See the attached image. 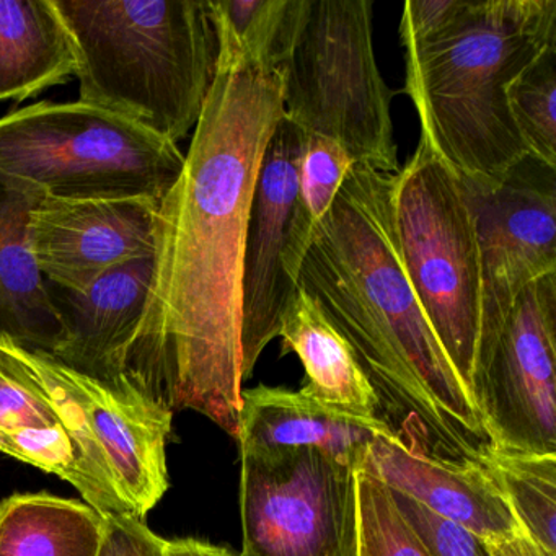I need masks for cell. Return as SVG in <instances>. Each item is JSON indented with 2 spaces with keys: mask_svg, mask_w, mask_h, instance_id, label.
Instances as JSON below:
<instances>
[{
  "mask_svg": "<svg viewBox=\"0 0 556 556\" xmlns=\"http://www.w3.org/2000/svg\"><path fill=\"white\" fill-rule=\"evenodd\" d=\"M210 8L216 76L180 177L159 206L154 273L126 380L172 413L193 409L237 439L247 226L285 105L276 64L240 47Z\"/></svg>",
  "mask_w": 556,
  "mask_h": 556,
  "instance_id": "6da1fadb",
  "label": "cell"
},
{
  "mask_svg": "<svg viewBox=\"0 0 556 556\" xmlns=\"http://www.w3.org/2000/svg\"><path fill=\"white\" fill-rule=\"evenodd\" d=\"M395 175L351 167L315 227L298 285L350 344L379 400L380 419L403 445L480 465L493 442L403 266Z\"/></svg>",
  "mask_w": 556,
  "mask_h": 556,
  "instance_id": "7a4b0ae2",
  "label": "cell"
},
{
  "mask_svg": "<svg viewBox=\"0 0 556 556\" xmlns=\"http://www.w3.org/2000/svg\"><path fill=\"white\" fill-rule=\"evenodd\" d=\"M421 138L458 177L497 178L529 155L507 87L556 45V0H458L434 34L402 37Z\"/></svg>",
  "mask_w": 556,
  "mask_h": 556,
  "instance_id": "3957f363",
  "label": "cell"
},
{
  "mask_svg": "<svg viewBox=\"0 0 556 556\" xmlns=\"http://www.w3.org/2000/svg\"><path fill=\"white\" fill-rule=\"evenodd\" d=\"M77 54L79 100L184 141L216 76L210 2L54 0Z\"/></svg>",
  "mask_w": 556,
  "mask_h": 556,
  "instance_id": "277c9868",
  "label": "cell"
},
{
  "mask_svg": "<svg viewBox=\"0 0 556 556\" xmlns=\"http://www.w3.org/2000/svg\"><path fill=\"white\" fill-rule=\"evenodd\" d=\"M372 8L370 0H289L271 63L281 73L289 122L340 142L354 164L396 174V92L377 64Z\"/></svg>",
  "mask_w": 556,
  "mask_h": 556,
  "instance_id": "5b68a950",
  "label": "cell"
},
{
  "mask_svg": "<svg viewBox=\"0 0 556 556\" xmlns=\"http://www.w3.org/2000/svg\"><path fill=\"white\" fill-rule=\"evenodd\" d=\"M184 164L175 142L80 100H45L0 118V170L56 200L161 203Z\"/></svg>",
  "mask_w": 556,
  "mask_h": 556,
  "instance_id": "8992f818",
  "label": "cell"
},
{
  "mask_svg": "<svg viewBox=\"0 0 556 556\" xmlns=\"http://www.w3.org/2000/svg\"><path fill=\"white\" fill-rule=\"evenodd\" d=\"M393 214L413 291L468 392L481 327L480 252L460 178L425 142L396 172Z\"/></svg>",
  "mask_w": 556,
  "mask_h": 556,
  "instance_id": "52a82bcc",
  "label": "cell"
},
{
  "mask_svg": "<svg viewBox=\"0 0 556 556\" xmlns=\"http://www.w3.org/2000/svg\"><path fill=\"white\" fill-rule=\"evenodd\" d=\"M240 457V556H359L356 465L320 451Z\"/></svg>",
  "mask_w": 556,
  "mask_h": 556,
  "instance_id": "ba28073f",
  "label": "cell"
},
{
  "mask_svg": "<svg viewBox=\"0 0 556 556\" xmlns=\"http://www.w3.org/2000/svg\"><path fill=\"white\" fill-rule=\"evenodd\" d=\"M468 393L494 447L556 454V273L527 286L478 350Z\"/></svg>",
  "mask_w": 556,
  "mask_h": 556,
  "instance_id": "9c48e42d",
  "label": "cell"
},
{
  "mask_svg": "<svg viewBox=\"0 0 556 556\" xmlns=\"http://www.w3.org/2000/svg\"><path fill=\"white\" fill-rule=\"evenodd\" d=\"M458 178L480 252L478 353L496 337L520 292L556 273V167L527 155L501 177Z\"/></svg>",
  "mask_w": 556,
  "mask_h": 556,
  "instance_id": "30bf717a",
  "label": "cell"
},
{
  "mask_svg": "<svg viewBox=\"0 0 556 556\" xmlns=\"http://www.w3.org/2000/svg\"><path fill=\"white\" fill-rule=\"evenodd\" d=\"M61 408L70 409L99 444L119 490L139 519L168 490L167 447L174 413L131 386H110L71 369L45 351L28 350Z\"/></svg>",
  "mask_w": 556,
  "mask_h": 556,
  "instance_id": "8fae6325",
  "label": "cell"
},
{
  "mask_svg": "<svg viewBox=\"0 0 556 556\" xmlns=\"http://www.w3.org/2000/svg\"><path fill=\"white\" fill-rule=\"evenodd\" d=\"M305 139L307 135L285 116L273 132L260 167L243 249L240 320L243 382L252 377L265 348L278 338L286 304L298 286L286 271V256Z\"/></svg>",
  "mask_w": 556,
  "mask_h": 556,
  "instance_id": "7c38bea8",
  "label": "cell"
},
{
  "mask_svg": "<svg viewBox=\"0 0 556 556\" xmlns=\"http://www.w3.org/2000/svg\"><path fill=\"white\" fill-rule=\"evenodd\" d=\"M161 203L148 198L56 200L35 207L28 237L51 286L80 291L103 273L155 255Z\"/></svg>",
  "mask_w": 556,
  "mask_h": 556,
  "instance_id": "4fadbf2b",
  "label": "cell"
},
{
  "mask_svg": "<svg viewBox=\"0 0 556 556\" xmlns=\"http://www.w3.org/2000/svg\"><path fill=\"white\" fill-rule=\"evenodd\" d=\"M154 256L116 266L80 291L51 286L67 337L51 356L110 386L126 380L129 350L141 324Z\"/></svg>",
  "mask_w": 556,
  "mask_h": 556,
  "instance_id": "5bb4252c",
  "label": "cell"
},
{
  "mask_svg": "<svg viewBox=\"0 0 556 556\" xmlns=\"http://www.w3.org/2000/svg\"><path fill=\"white\" fill-rule=\"evenodd\" d=\"M357 470L483 542L522 530L483 467L416 454L392 432L374 435Z\"/></svg>",
  "mask_w": 556,
  "mask_h": 556,
  "instance_id": "9a60e30c",
  "label": "cell"
},
{
  "mask_svg": "<svg viewBox=\"0 0 556 556\" xmlns=\"http://www.w3.org/2000/svg\"><path fill=\"white\" fill-rule=\"evenodd\" d=\"M45 197L0 170V341L53 354L66 340V325L28 237L31 213Z\"/></svg>",
  "mask_w": 556,
  "mask_h": 556,
  "instance_id": "2e32d148",
  "label": "cell"
},
{
  "mask_svg": "<svg viewBox=\"0 0 556 556\" xmlns=\"http://www.w3.org/2000/svg\"><path fill=\"white\" fill-rule=\"evenodd\" d=\"M380 419L354 418L318 402L304 390L258 386L242 390L240 454L320 451L359 467Z\"/></svg>",
  "mask_w": 556,
  "mask_h": 556,
  "instance_id": "e0dca14e",
  "label": "cell"
},
{
  "mask_svg": "<svg viewBox=\"0 0 556 556\" xmlns=\"http://www.w3.org/2000/svg\"><path fill=\"white\" fill-rule=\"evenodd\" d=\"M278 337L282 351L298 354L304 366L307 383L301 390L344 415L380 419L379 400L350 344L299 285L289 295Z\"/></svg>",
  "mask_w": 556,
  "mask_h": 556,
  "instance_id": "ac0fdd59",
  "label": "cell"
},
{
  "mask_svg": "<svg viewBox=\"0 0 556 556\" xmlns=\"http://www.w3.org/2000/svg\"><path fill=\"white\" fill-rule=\"evenodd\" d=\"M76 71V48L54 0H0V102H25Z\"/></svg>",
  "mask_w": 556,
  "mask_h": 556,
  "instance_id": "d6986e66",
  "label": "cell"
},
{
  "mask_svg": "<svg viewBox=\"0 0 556 556\" xmlns=\"http://www.w3.org/2000/svg\"><path fill=\"white\" fill-rule=\"evenodd\" d=\"M70 413L76 418L70 428L0 429V452L70 481L83 494L84 503L97 513L136 516L102 448L90 438L79 418Z\"/></svg>",
  "mask_w": 556,
  "mask_h": 556,
  "instance_id": "ffe728a7",
  "label": "cell"
},
{
  "mask_svg": "<svg viewBox=\"0 0 556 556\" xmlns=\"http://www.w3.org/2000/svg\"><path fill=\"white\" fill-rule=\"evenodd\" d=\"M103 514L48 493L0 501V556H97Z\"/></svg>",
  "mask_w": 556,
  "mask_h": 556,
  "instance_id": "44dd1931",
  "label": "cell"
},
{
  "mask_svg": "<svg viewBox=\"0 0 556 556\" xmlns=\"http://www.w3.org/2000/svg\"><path fill=\"white\" fill-rule=\"evenodd\" d=\"M480 467L503 493L520 529L556 556V454L491 447Z\"/></svg>",
  "mask_w": 556,
  "mask_h": 556,
  "instance_id": "7402d4cb",
  "label": "cell"
},
{
  "mask_svg": "<svg viewBox=\"0 0 556 556\" xmlns=\"http://www.w3.org/2000/svg\"><path fill=\"white\" fill-rule=\"evenodd\" d=\"M354 161L340 142L324 136H307L299 165L298 201L292 220L286 271L298 285L299 268L314 236L327 216Z\"/></svg>",
  "mask_w": 556,
  "mask_h": 556,
  "instance_id": "603a6c76",
  "label": "cell"
},
{
  "mask_svg": "<svg viewBox=\"0 0 556 556\" xmlns=\"http://www.w3.org/2000/svg\"><path fill=\"white\" fill-rule=\"evenodd\" d=\"M76 418L54 402L28 348L0 341V429L70 428Z\"/></svg>",
  "mask_w": 556,
  "mask_h": 556,
  "instance_id": "cb8c5ba5",
  "label": "cell"
},
{
  "mask_svg": "<svg viewBox=\"0 0 556 556\" xmlns=\"http://www.w3.org/2000/svg\"><path fill=\"white\" fill-rule=\"evenodd\" d=\"M507 105L529 155L556 167V45L510 83Z\"/></svg>",
  "mask_w": 556,
  "mask_h": 556,
  "instance_id": "d4e9b609",
  "label": "cell"
},
{
  "mask_svg": "<svg viewBox=\"0 0 556 556\" xmlns=\"http://www.w3.org/2000/svg\"><path fill=\"white\" fill-rule=\"evenodd\" d=\"M359 556H434L396 509L387 486L356 471Z\"/></svg>",
  "mask_w": 556,
  "mask_h": 556,
  "instance_id": "484cf974",
  "label": "cell"
},
{
  "mask_svg": "<svg viewBox=\"0 0 556 556\" xmlns=\"http://www.w3.org/2000/svg\"><path fill=\"white\" fill-rule=\"evenodd\" d=\"M396 509L418 533L434 556H490L483 542L473 533L432 514L405 494L390 490Z\"/></svg>",
  "mask_w": 556,
  "mask_h": 556,
  "instance_id": "4316f807",
  "label": "cell"
},
{
  "mask_svg": "<svg viewBox=\"0 0 556 556\" xmlns=\"http://www.w3.org/2000/svg\"><path fill=\"white\" fill-rule=\"evenodd\" d=\"M167 540L132 514H103L97 556H165Z\"/></svg>",
  "mask_w": 556,
  "mask_h": 556,
  "instance_id": "83f0119b",
  "label": "cell"
},
{
  "mask_svg": "<svg viewBox=\"0 0 556 556\" xmlns=\"http://www.w3.org/2000/svg\"><path fill=\"white\" fill-rule=\"evenodd\" d=\"M483 545L490 556H553L533 542L523 530L504 539L484 540Z\"/></svg>",
  "mask_w": 556,
  "mask_h": 556,
  "instance_id": "f1b7e54d",
  "label": "cell"
},
{
  "mask_svg": "<svg viewBox=\"0 0 556 556\" xmlns=\"http://www.w3.org/2000/svg\"><path fill=\"white\" fill-rule=\"evenodd\" d=\"M165 556H240L226 546L213 545L197 539L167 540Z\"/></svg>",
  "mask_w": 556,
  "mask_h": 556,
  "instance_id": "f546056e",
  "label": "cell"
}]
</instances>
